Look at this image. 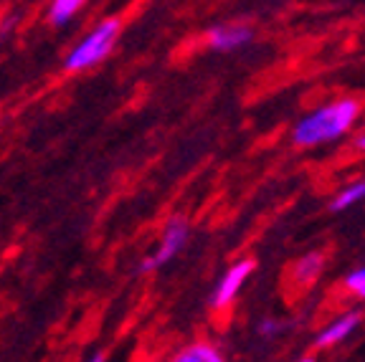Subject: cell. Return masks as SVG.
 <instances>
[{"mask_svg":"<svg viewBox=\"0 0 365 362\" xmlns=\"http://www.w3.org/2000/svg\"><path fill=\"white\" fill-rule=\"evenodd\" d=\"M360 119H363V102L358 96H332L297 119L292 125L289 140L299 150L330 148L353 135Z\"/></svg>","mask_w":365,"mask_h":362,"instance_id":"6da1fadb","label":"cell"},{"mask_svg":"<svg viewBox=\"0 0 365 362\" xmlns=\"http://www.w3.org/2000/svg\"><path fill=\"white\" fill-rule=\"evenodd\" d=\"M120 36V21L117 18H107L91 31L74 51L68 53L66 68L68 71H81V68H89L94 63H99L102 58H107V53L112 51L114 41Z\"/></svg>","mask_w":365,"mask_h":362,"instance_id":"7a4b0ae2","label":"cell"},{"mask_svg":"<svg viewBox=\"0 0 365 362\" xmlns=\"http://www.w3.org/2000/svg\"><path fill=\"white\" fill-rule=\"evenodd\" d=\"M188 236H190V226L188 221L182 218V215H173L170 221L165 223L163 228V236H160V244L148 259L140 264V272L143 274H150V272H158L163 269L165 264H170L182 249L188 244Z\"/></svg>","mask_w":365,"mask_h":362,"instance_id":"3957f363","label":"cell"},{"mask_svg":"<svg viewBox=\"0 0 365 362\" xmlns=\"http://www.w3.org/2000/svg\"><path fill=\"white\" fill-rule=\"evenodd\" d=\"M360 324H363V311L355 309V306L340 309L337 314H332V317L327 319L317 332H314L312 347L317 352L337 350V347H342L355 332H358Z\"/></svg>","mask_w":365,"mask_h":362,"instance_id":"277c9868","label":"cell"},{"mask_svg":"<svg viewBox=\"0 0 365 362\" xmlns=\"http://www.w3.org/2000/svg\"><path fill=\"white\" fill-rule=\"evenodd\" d=\"M254 272H257V261L254 259L234 261V264L221 274V279H218L216 286H213V291H211L213 309L221 311L234 304V301L239 299L241 291H244V286L249 284V279L254 276Z\"/></svg>","mask_w":365,"mask_h":362,"instance_id":"5b68a950","label":"cell"},{"mask_svg":"<svg viewBox=\"0 0 365 362\" xmlns=\"http://www.w3.org/2000/svg\"><path fill=\"white\" fill-rule=\"evenodd\" d=\"M251 41H254V29L249 23H216V26L205 31V46L218 53H234L239 48H244V46H249Z\"/></svg>","mask_w":365,"mask_h":362,"instance_id":"8992f818","label":"cell"},{"mask_svg":"<svg viewBox=\"0 0 365 362\" xmlns=\"http://www.w3.org/2000/svg\"><path fill=\"white\" fill-rule=\"evenodd\" d=\"M327 269V256L325 251H304L299 259L289 267V284L294 289H309L322 279Z\"/></svg>","mask_w":365,"mask_h":362,"instance_id":"52a82bcc","label":"cell"},{"mask_svg":"<svg viewBox=\"0 0 365 362\" xmlns=\"http://www.w3.org/2000/svg\"><path fill=\"white\" fill-rule=\"evenodd\" d=\"M170 362H228L223 350L218 345L208 340L190 342V345L180 347L175 355L170 357Z\"/></svg>","mask_w":365,"mask_h":362,"instance_id":"ba28073f","label":"cell"},{"mask_svg":"<svg viewBox=\"0 0 365 362\" xmlns=\"http://www.w3.org/2000/svg\"><path fill=\"white\" fill-rule=\"evenodd\" d=\"M360 203H365V177H355V180L337 187V192L330 198L327 208L332 213H345V210H353Z\"/></svg>","mask_w":365,"mask_h":362,"instance_id":"9c48e42d","label":"cell"},{"mask_svg":"<svg viewBox=\"0 0 365 362\" xmlns=\"http://www.w3.org/2000/svg\"><path fill=\"white\" fill-rule=\"evenodd\" d=\"M337 289H340V294L348 296L350 301H365V264L345 272V276L340 279Z\"/></svg>","mask_w":365,"mask_h":362,"instance_id":"30bf717a","label":"cell"},{"mask_svg":"<svg viewBox=\"0 0 365 362\" xmlns=\"http://www.w3.org/2000/svg\"><path fill=\"white\" fill-rule=\"evenodd\" d=\"M84 3L81 0H56L51 6V23L53 26H66L76 11H81Z\"/></svg>","mask_w":365,"mask_h":362,"instance_id":"8fae6325","label":"cell"},{"mask_svg":"<svg viewBox=\"0 0 365 362\" xmlns=\"http://www.w3.org/2000/svg\"><path fill=\"white\" fill-rule=\"evenodd\" d=\"M287 327H289V322H287L284 317H264L262 322L257 324V332L262 340H277V337H282V334L287 332Z\"/></svg>","mask_w":365,"mask_h":362,"instance_id":"7c38bea8","label":"cell"},{"mask_svg":"<svg viewBox=\"0 0 365 362\" xmlns=\"http://www.w3.org/2000/svg\"><path fill=\"white\" fill-rule=\"evenodd\" d=\"M355 150H358V152H365V130L358 132V137H355Z\"/></svg>","mask_w":365,"mask_h":362,"instance_id":"4fadbf2b","label":"cell"},{"mask_svg":"<svg viewBox=\"0 0 365 362\" xmlns=\"http://www.w3.org/2000/svg\"><path fill=\"white\" fill-rule=\"evenodd\" d=\"M294 362H319L317 355H302V357H297Z\"/></svg>","mask_w":365,"mask_h":362,"instance_id":"5bb4252c","label":"cell"},{"mask_svg":"<svg viewBox=\"0 0 365 362\" xmlns=\"http://www.w3.org/2000/svg\"><path fill=\"white\" fill-rule=\"evenodd\" d=\"M89 362H104V357H102V355H94V357H91Z\"/></svg>","mask_w":365,"mask_h":362,"instance_id":"9a60e30c","label":"cell"}]
</instances>
